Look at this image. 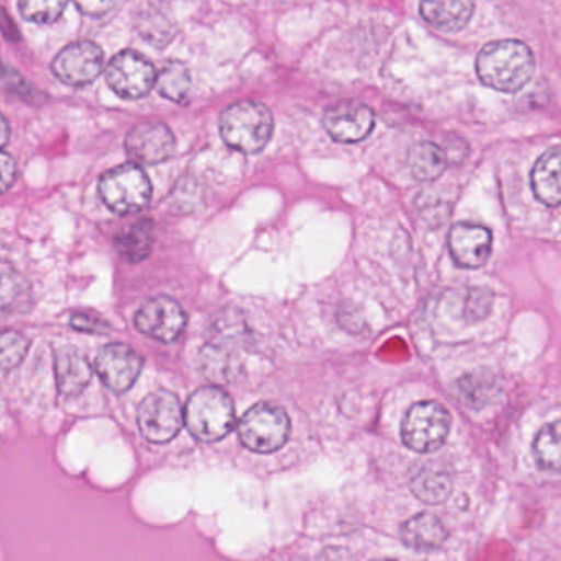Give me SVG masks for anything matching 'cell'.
<instances>
[{
    "mask_svg": "<svg viewBox=\"0 0 561 561\" xmlns=\"http://www.w3.org/2000/svg\"><path fill=\"white\" fill-rule=\"evenodd\" d=\"M377 561H393V560H377Z\"/></svg>",
    "mask_w": 561,
    "mask_h": 561,
    "instance_id": "33",
    "label": "cell"
},
{
    "mask_svg": "<svg viewBox=\"0 0 561 561\" xmlns=\"http://www.w3.org/2000/svg\"><path fill=\"white\" fill-rule=\"evenodd\" d=\"M199 366H202V370L206 374L208 379L228 380L229 376H231L234 363H232L231 353H229L225 344L209 343L208 346H205V350L202 351Z\"/></svg>",
    "mask_w": 561,
    "mask_h": 561,
    "instance_id": "25",
    "label": "cell"
},
{
    "mask_svg": "<svg viewBox=\"0 0 561 561\" xmlns=\"http://www.w3.org/2000/svg\"><path fill=\"white\" fill-rule=\"evenodd\" d=\"M400 537L403 543L413 550H436L445 543L448 537L443 522L433 514H419L409 518L400 528Z\"/></svg>",
    "mask_w": 561,
    "mask_h": 561,
    "instance_id": "17",
    "label": "cell"
},
{
    "mask_svg": "<svg viewBox=\"0 0 561 561\" xmlns=\"http://www.w3.org/2000/svg\"><path fill=\"white\" fill-rule=\"evenodd\" d=\"M104 68V51L93 42H75L65 47L51 64V71L68 87L93 83Z\"/></svg>",
    "mask_w": 561,
    "mask_h": 561,
    "instance_id": "9",
    "label": "cell"
},
{
    "mask_svg": "<svg viewBox=\"0 0 561 561\" xmlns=\"http://www.w3.org/2000/svg\"><path fill=\"white\" fill-rule=\"evenodd\" d=\"M65 8H67L65 2H55V0H41V2L27 0V2L19 4L24 19L41 25L54 24L55 21L60 19Z\"/></svg>",
    "mask_w": 561,
    "mask_h": 561,
    "instance_id": "26",
    "label": "cell"
},
{
    "mask_svg": "<svg viewBox=\"0 0 561 561\" xmlns=\"http://www.w3.org/2000/svg\"><path fill=\"white\" fill-rule=\"evenodd\" d=\"M28 351V341L18 331H4L2 334V369L11 370L18 367Z\"/></svg>",
    "mask_w": 561,
    "mask_h": 561,
    "instance_id": "28",
    "label": "cell"
},
{
    "mask_svg": "<svg viewBox=\"0 0 561 561\" xmlns=\"http://www.w3.org/2000/svg\"><path fill=\"white\" fill-rule=\"evenodd\" d=\"M534 456L541 469L561 472V422L548 423L537 433Z\"/></svg>",
    "mask_w": 561,
    "mask_h": 561,
    "instance_id": "23",
    "label": "cell"
},
{
    "mask_svg": "<svg viewBox=\"0 0 561 561\" xmlns=\"http://www.w3.org/2000/svg\"><path fill=\"white\" fill-rule=\"evenodd\" d=\"M185 425L199 442L211 443L225 438L236 426L231 397L218 387L196 390L185 405Z\"/></svg>",
    "mask_w": 561,
    "mask_h": 561,
    "instance_id": "3",
    "label": "cell"
},
{
    "mask_svg": "<svg viewBox=\"0 0 561 561\" xmlns=\"http://www.w3.org/2000/svg\"><path fill=\"white\" fill-rule=\"evenodd\" d=\"M410 488L420 501L426 504H439L451 492V476L439 466L426 465L413 476Z\"/></svg>",
    "mask_w": 561,
    "mask_h": 561,
    "instance_id": "19",
    "label": "cell"
},
{
    "mask_svg": "<svg viewBox=\"0 0 561 561\" xmlns=\"http://www.w3.org/2000/svg\"><path fill=\"white\" fill-rule=\"evenodd\" d=\"M100 195L111 211L121 216L133 215L149 205L152 183L139 165L124 163L104 173Z\"/></svg>",
    "mask_w": 561,
    "mask_h": 561,
    "instance_id": "4",
    "label": "cell"
},
{
    "mask_svg": "<svg viewBox=\"0 0 561 561\" xmlns=\"http://www.w3.org/2000/svg\"><path fill=\"white\" fill-rule=\"evenodd\" d=\"M9 140V123L8 119H2V146H8Z\"/></svg>",
    "mask_w": 561,
    "mask_h": 561,
    "instance_id": "32",
    "label": "cell"
},
{
    "mask_svg": "<svg viewBox=\"0 0 561 561\" xmlns=\"http://www.w3.org/2000/svg\"><path fill=\"white\" fill-rule=\"evenodd\" d=\"M448 242L453 259L459 267H482L491 255L492 234L482 226L459 222L449 232Z\"/></svg>",
    "mask_w": 561,
    "mask_h": 561,
    "instance_id": "14",
    "label": "cell"
},
{
    "mask_svg": "<svg viewBox=\"0 0 561 561\" xmlns=\"http://www.w3.org/2000/svg\"><path fill=\"white\" fill-rule=\"evenodd\" d=\"M451 426V416L436 402L415 403L402 423V439L407 448L416 453L436 451L445 443Z\"/></svg>",
    "mask_w": 561,
    "mask_h": 561,
    "instance_id": "6",
    "label": "cell"
},
{
    "mask_svg": "<svg viewBox=\"0 0 561 561\" xmlns=\"http://www.w3.org/2000/svg\"><path fill=\"white\" fill-rule=\"evenodd\" d=\"M534 70L530 48L517 41L492 42L479 51L476 60L479 80L502 93L522 90L530 81Z\"/></svg>",
    "mask_w": 561,
    "mask_h": 561,
    "instance_id": "1",
    "label": "cell"
},
{
    "mask_svg": "<svg viewBox=\"0 0 561 561\" xmlns=\"http://www.w3.org/2000/svg\"><path fill=\"white\" fill-rule=\"evenodd\" d=\"M238 433L245 448L268 455L287 443L290 435V420L280 407L261 402L251 407L242 415Z\"/></svg>",
    "mask_w": 561,
    "mask_h": 561,
    "instance_id": "5",
    "label": "cell"
},
{
    "mask_svg": "<svg viewBox=\"0 0 561 561\" xmlns=\"http://www.w3.org/2000/svg\"><path fill=\"white\" fill-rule=\"evenodd\" d=\"M0 169H2V192H8L18 179V163L8 152H4L0 159Z\"/></svg>",
    "mask_w": 561,
    "mask_h": 561,
    "instance_id": "30",
    "label": "cell"
},
{
    "mask_svg": "<svg viewBox=\"0 0 561 561\" xmlns=\"http://www.w3.org/2000/svg\"><path fill=\"white\" fill-rule=\"evenodd\" d=\"M28 284L19 275L18 272L12 271L8 264L4 265L2 271V304H4V311H9L12 307L14 310L18 305L22 304L21 297L27 300Z\"/></svg>",
    "mask_w": 561,
    "mask_h": 561,
    "instance_id": "27",
    "label": "cell"
},
{
    "mask_svg": "<svg viewBox=\"0 0 561 561\" xmlns=\"http://www.w3.org/2000/svg\"><path fill=\"white\" fill-rule=\"evenodd\" d=\"M137 420L140 432L150 443H169L179 435L185 415L175 393L157 390L142 400Z\"/></svg>",
    "mask_w": 561,
    "mask_h": 561,
    "instance_id": "8",
    "label": "cell"
},
{
    "mask_svg": "<svg viewBox=\"0 0 561 561\" xmlns=\"http://www.w3.org/2000/svg\"><path fill=\"white\" fill-rule=\"evenodd\" d=\"M55 374L60 392L65 396H77L91 382L93 367L77 347L65 346L55 353Z\"/></svg>",
    "mask_w": 561,
    "mask_h": 561,
    "instance_id": "15",
    "label": "cell"
},
{
    "mask_svg": "<svg viewBox=\"0 0 561 561\" xmlns=\"http://www.w3.org/2000/svg\"><path fill=\"white\" fill-rule=\"evenodd\" d=\"M117 252L130 264H139L149 257L153 248V225L150 219H140L116 238Z\"/></svg>",
    "mask_w": 561,
    "mask_h": 561,
    "instance_id": "20",
    "label": "cell"
},
{
    "mask_svg": "<svg viewBox=\"0 0 561 561\" xmlns=\"http://www.w3.org/2000/svg\"><path fill=\"white\" fill-rule=\"evenodd\" d=\"M449 159L442 147L432 142H420L410 150L409 165L415 179L422 182L438 179L443 175Z\"/></svg>",
    "mask_w": 561,
    "mask_h": 561,
    "instance_id": "21",
    "label": "cell"
},
{
    "mask_svg": "<svg viewBox=\"0 0 561 561\" xmlns=\"http://www.w3.org/2000/svg\"><path fill=\"white\" fill-rule=\"evenodd\" d=\"M124 147L136 165H159L172 159L176 140L167 124L146 121L129 130Z\"/></svg>",
    "mask_w": 561,
    "mask_h": 561,
    "instance_id": "10",
    "label": "cell"
},
{
    "mask_svg": "<svg viewBox=\"0 0 561 561\" xmlns=\"http://www.w3.org/2000/svg\"><path fill=\"white\" fill-rule=\"evenodd\" d=\"M156 88L165 100L185 104L192 93V73L188 67L180 61H169L160 70Z\"/></svg>",
    "mask_w": 561,
    "mask_h": 561,
    "instance_id": "22",
    "label": "cell"
},
{
    "mask_svg": "<svg viewBox=\"0 0 561 561\" xmlns=\"http://www.w3.org/2000/svg\"><path fill=\"white\" fill-rule=\"evenodd\" d=\"M222 140L238 152H262L274 134V116L265 104L239 101L221 114L219 121Z\"/></svg>",
    "mask_w": 561,
    "mask_h": 561,
    "instance_id": "2",
    "label": "cell"
},
{
    "mask_svg": "<svg viewBox=\"0 0 561 561\" xmlns=\"http://www.w3.org/2000/svg\"><path fill=\"white\" fill-rule=\"evenodd\" d=\"M142 367V356L123 343L107 344L94 360L98 376L116 393L127 392L136 383Z\"/></svg>",
    "mask_w": 561,
    "mask_h": 561,
    "instance_id": "12",
    "label": "cell"
},
{
    "mask_svg": "<svg viewBox=\"0 0 561 561\" xmlns=\"http://www.w3.org/2000/svg\"><path fill=\"white\" fill-rule=\"evenodd\" d=\"M71 327L78 331H84V333H107L110 327L104 321H101L98 317H91V314L77 313L71 318Z\"/></svg>",
    "mask_w": 561,
    "mask_h": 561,
    "instance_id": "29",
    "label": "cell"
},
{
    "mask_svg": "<svg viewBox=\"0 0 561 561\" xmlns=\"http://www.w3.org/2000/svg\"><path fill=\"white\" fill-rule=\"evenodd\" d=\"M140 333L160 343L179 340L186 327V313L180 304L169 297L150 298L136 313Z\"/></svg>",
    "mask_w": 561,
    "mask_h": 561,
    "instance_id": "11",
    "label": "cell"
},
{
    "mask_svg": "<svg viewBox=\"0 0 561 561\" xmlns=\"http://www.w3.org/2000/svg\"><path fill=\"white\" fill-rule=\"evenodd\" d=\"M156 67L139 51L124 50L106 67L111 90L124 100H140L157 84Z\"/></svg>",
    "mask_w": 561,
    "mask_h": 561,
    "instance_id": "7",
    "label": "cell"
},
{
    "mask_svg": "<svg viewBox=\"0 0 561 561\" xmlns=\"http://www.w3.org/2000/svg\"><path fill=\"white\" fill-rule=\"evenodd\" d=\"M423 19L442 32H459L471 21L474 4L466 0H442V2H423L420 5Z\"/></svg>",
    "mask_w": 561,
    "mask_h": 561,
    "instance_id": "18",
    "label": "cell"
},
{
    "mask_svg": "<svg viewBox=\"0 0 561 561\" xmlns=\"http://www.w3.org/2000/svg\"><path fill=\"white\" fill-rule=\"evenodd\" d=\"M137 31L149 44L156 45V47H163V45L169 44L173 34H175L172 21L157 9H153V11L146 9V11L140 12L139 19H137Z\"/></svg>",
    "mask_w": 561,
    "mask_h": 561,
    "instance_id": "24",
    "label": "cell"
},
{
    "mask_svg": "<svg viewBox=\"0 0 561 561\" xmlns=\"http://www.w3.org/2000/svg\"><path fill=\"white\" fill-rule=\"evenodd\" d=\"M376 117L373 110L359 101H341L328 107L323 126L331 139L341 144H356L373 133Z\"/></svg>",
    "mask_w": 561,
    "mask_h": 561,
    "instance_id": "13",
    "label": "cell"
},
{
    "mask_svg": "<svg viewBox=\"0 0 561 561\" xmlns=\"http://www.w3.org/2000/svg\"><path fill=\"white\" fill-rule=\"evenodd\" d=\"M117 8L113 2H78V11L83 12L84 15L90 18H103L111 9Z\"/></svg>",
    "mask_w": 561,
    "mask_h": 561,
    "instance_id": "31",
    "label": "cell"
},
{
    "mask_svg": "<svg viewBox=\"0 0 561 561\" xmlns=\"http://www.w3.org/2000/svg\"><path fill=\"white\" fill-rule=\"evenodd\" d=\"M531 188L538 202L561 205V147L547 150L531 170Z\"/></svg>",
    "mask_w": 561,
    "mask_h": 561,
    "instance_id": "16",
    "label": "cell"
}]
</instances>
